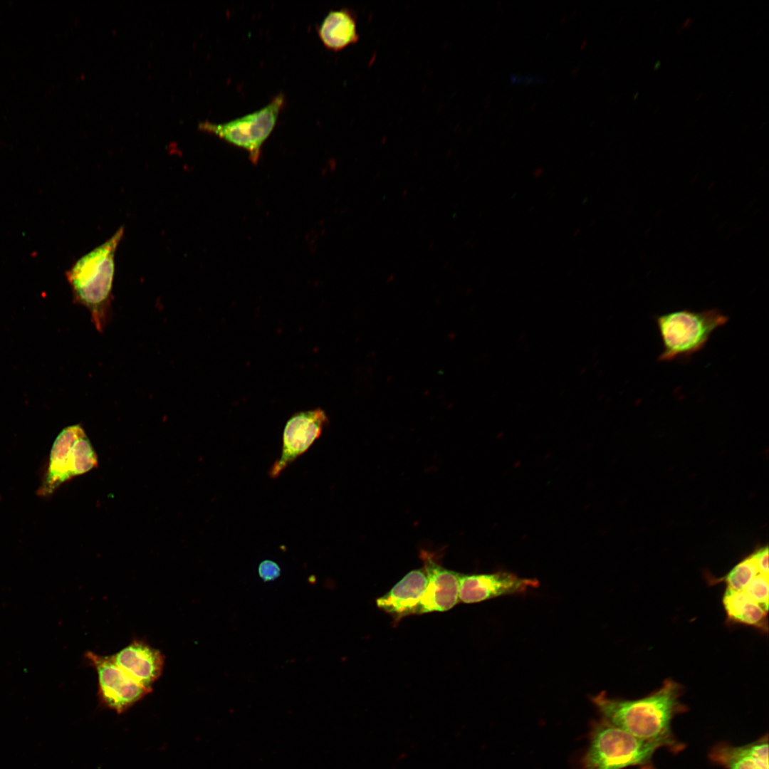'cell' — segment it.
<instances>
[{
  "mask_svg": "<svg viewBox=\"0 0 769 769\" xmlns=\"http://www.w3.org/2000/svg\"><path fill=\"white\" fill-rule=\"evenodd\" d=\"M536 106H537V103H534V104L533 105V106H532V108H531V110H534V109H535V108Z\"/></svg>",
  "mask_w": 769,
  "mask_h": 769,
  "instance_id": "d4e9b609",
  "label": "cell"
},
{
  "mask_svg": "<svg viewBox=\"0 0 769 769\" xmlns=\"http://www.w3.org/2000/svg\"><path fill=\"white\" fill-rule=\"evenodd\" d=\"M424 570L408 572L387 593L376 602L379 608L391 615L395 621L417 614L419 602L427 585Z\"/></svg>",
  "mask_w": 769,
  "mask_h": 769,
  "instance_id": "7c38bea8",
  "label": "cell"
},
{
  "mask_svg": "<svg viewBox=\"0 0 769 769\" xmlns=\"http://www.w3.org/2000/svg\"><path fill=\"white\" fill-rule=\"evenodd\" d=\"M318 36L325 48L340 51L359 41L357 14L349 8L328 13L318 28Z\"/></svg>",
  "mask_w": 769,
  "mask_h": 769,
  "instance_id": "5bb4252c",
  "label": "cell"
},
{
  "mask_svg": "<svg viewBox=\"0 0 769 769\" xmlns=\"http://www.w3.org/2000/svg\"><path fill=\"white\" fill-rule=\"evenodd\" d=\"M566 20H567L566 16L563 17V19L560 21V26H562L563 24H565Z\"/></svg>",
  "mask_w": 769,
  "mask_h": 769,
  "instance_id": "7402d4cb",
  "label": "cell"
},
{
  "mask_svg": "<svg viewBox=\"0 0 769 769\" xmlns=\"http://www.w3.org/2000/svg\"><path fill=\"white\" fill-rule=\"evenodd\" d=\"M729 318L717 308L694 311L682 309L656 315L655 321L663 350L661 362L684 360L706 346L713 333Z\"/></svg>",
  "mask_w": 769,
  "mask_h": 769,
  "instance_id": "277c9868",
  "label": "cell"
},
{
  "mask_svg": "<svg viewBox=\"0 0 769 769\" xmlns=\"http://www.w3.org/2000/svg\"><path fill=\"white\" fill-rule=\"evenodd\" d=\"M535 579L523 578L508 572L460 575L459 599L476 603L499 596L522 594L538 586Z\"/></svg>",
  "mask_w": 769,
  "mask_h": 769,
  "instance_id": "9c48e42d",
  "label": "cell"
},
{
  "mask_svg": "<svg viewBox=\"0 0 769 769\" xmlns=\"http://www.w3.org/2000/svg\"><path fill=\"white\" fill-rule=\"evenodd\" d=\"M587 43V41H584L582 42V46H580V50H583V49H584V48H585V47L586 46Z\"/></svg>",
  "mask_w": 769,
  "mask_h": 769,
  "instance_id": "603a6c76",
  "label": "cell"
},
{
  "mask_svg": "<svg viewBox=\"0 0 769 769\" xmlns=\"http://www.w3.org/2000/svg\"><path fill=\"white\" fill-rule=\"evenodd\" d=\"M749 597L768 610V575L757 574L743 590Z\"/></svg>",
  "mask_w": 769,
  "mask_h": 769,
  "instance_id": "e0dca14e",
  "label": "cell"
},
{
  "mask_svg": "<svg viewBox=\"0 0 769 769\" xmlns=\"http://www.w3.org/2000/svg\"><path fill=\"white\" fill-rule=\"evenodd\" d=\"M111 656L132 679L147 688H152L163 671L164 656L142 640H133Z\"/></svg>",
  "mask_w": 769,
  "mask_h": 769,
  "instance_id": "8fae6325",
  "label": "cell"
},
{
  "mask_svg": "<svg viewBox=\"0 0 769 769\" xmlns=\"http://www.w3.org/2000/svg\"><path fill=\"white\" fill-rule=\"evenodd\" d=\"M757 574L758 571L750 554L736 564L726 575L720 578H711L710 582L711 584L724 582L728 588L736 591H743Z\"/></svg>",
  "mask_w": 769,
  "mask_h": 769,
  "instance_id": "2e32d148",
  "label": "cell"
},
{
  "mask_svg": "<svg viewBox=\"0 0 769 769\" xmlns=\"http://www.w3.org/2000/svg\"><path fill=\"white\" fill-rule=\"evenodd\" d=\"M554 82H555V80H552V81L550 82V86H552V85H553V84H554Z\"/></svg>",
  "mask_w": 769,
  "mask_h": 769,
  "instance_id": "83f0119b",
  "label": "cell"
},
{
  "mask_svg": "<svg viewBox=\"0 0 769 769\" xmlns=\"http://www.w3.org/2000/svg\"><path fill=\"white\" fill-rule=\"evenodd\" d=\"M683 686L671 679L642 699L628 700L608 696L602 691L592 701L601 718L643 741L679 752L684 745L675 738L674 718L687 710L680 701Z\"/></svg>",
  "mask_w": 769,
  "mask_h": 769,
  "instance_id": "6da1fadb",
  "label": "cell"
},
{
  "mask_svg": "<svg viewBox=\"0 0 769 769\" xmlns=\"http://www.w3.org/2000/svg\"><path fill=\"white\" fill-rule=\"evenodd\" d=\"M589 745L581 758V769H624L637 766L654 769L653 755L660 747L638 738L601 718L592 724Z\"/></svg>",
  "mask_w": 769,
  "mask_h": 769,
  "instance_id": "3957f363",
  "label": "cell"
},
{
  "mask_svg": "<svg viewBox=\"0 0 769 769\" xmlns=\"http://www.w3.org/2000/svg\"><path fill=\"white\" fill-rule=\"evenodd\" d=\"M577 13V10L574 11L573 14L572 15V17L574 18L575 15H576Z\"/></svg>",
  "mask_w": 769,
  "mask_h": 769,
  "instance_id": "484cf974",
  "label": "cell"
},
{
  "mask_svg": "<svg viewBox=\"0 0 769 769\" xmlns=\"http://www.w3.org/2000/svg\"><path fill=\"white\" fill-rule=\"evenodd\" d=\"M85 656L95 669L98 679V694L108 708L122 713L152 691L127 674L111 656L88 652Z\"/></svg>",
  "mask_w": 769,
  "mask_h": 769,
  "instance_id": "52a82bcc",
  "label": "cell"
},
{
  "mask_svg": "<svg viewBox=\"0 0 769 769\" xmlns=\"http://www.w3.org/2000/svg\"><path fill=\"white\" fill-rule=\"evenodd\" d=\"M328 422L325 412L320 408L293 414L285 426L281 454L271 466L269 476L276 478L305 452L320 436Z\"/></svg>",
  "mask_w": 769,
  "mask_h": 769,
  "instance_id": "ba28073f",
  "label": "cell"
},
{
  "mask_svg": "<svg viewBox=\"0 0 769 769\" xmlns=\"http://www.w3.org/2000/svg\"><path fill=\"white\" fill-rule=\"evenodd\" d=\"M623 19H624V17H623V16H622V19H620V20L619 21V23H620V22H622V21Z\"/></svg>",
  "mask_w": 769,
  "mask_h": 769,
  "instance_id": "f1b7e54d",
  "label": "cell"
},
{
  "mask_svg": "<svg viewBox=\"0 0 769 769\" xmlns=\"http://www.w3.org/2000/svg\"><path fill=\"white\" fill-rule=\"evenodd\" d=\"M750 555L757 567L758 573L765 575H769L768 545H766L765 546L757 548Z\"/></svg>",
  "mask_w": 769,
  "mask_h": 769,
  "instance_id": "d6986e66",
  "label": "cell"
},
{
  "mask_svg": "<svg viewBox=\"0 0 769 769\" xmlns=\"http://www.w3.org/2000/svg\"><path fill=\"white\" fill-rule=\"evenodd\" d=\"M693 22H694V19L692 18H691V17H689L685 20V21L684 22L683 24L680 25V26L684 30V28L690 27L691 26V24L693 23Z\"/></svg>",
  "mask_w": 769,
  "mask_h": 769,
  "instance_id": "ffe728a7",
  "label": "cell"
},
{
  "mask_svg": "<svg viewBox=\"0 0 769 769\" xmlns=\"http://www.w3.org/2000/svg\"><path fill=\"white\" fill-rule=\"evenodd\" d=\"M258 574L264 582L272 581L280 576L281 569L276 563L266 560L260 563Z\"/></svg>",
  "mask_w": 769,
  "mask_h": 769,
  "instance_id": "ac0fdd59",
  "label": "cell"
},
{
  "mask_svg": "<svg viewBox=\"0 0 769 769\" xmlns=\"http://www.w3.org/2000/svg\"><path fill=\"white\" fill-rule=\"evenodd\" d=\"M723 605L728 620L768 631V612L749 597L743 591L726 588Z\"/></svg>",
  "mask_w": 769,
  "mask_h": 769,
  "instance_id": "9a60e30c",
  "label": "cell"
},
{
  "mask_svg": "<svg viewBox=\"0 0 769 769\" xmlns=\"http://www.w3.org/2000/svg\"><path fill=\"white\" fill-rule=\"evenodd\" d=\"M124 234L121 226L107 241L81 256L67 271L74 301L90 313L98 331L108 319L115 275V257Z\"/></svg>",
  "mask_w": 769,
  "mask_h": 769,
  "instance_id": "7a4b0ae2",
  "label": "cell"
},
{
  "mask_svg": "<svg viewBox=\"0 0 769 769\" xmlns=\"http://www.w3.org/2000/svg\"><path fill=\"white\" fill-rule=\"evenodd\" d=\"M709 758L726 769H768V736L738 746L721 742L711 748Z\"/></svg>",
  "mask_w": 769,
  "mask_h": 769,
  "instance_id": "4fadbf2b",
  "label": "cell"
},
{
  "mask_svg": "<svg viewBox=\"0 0 769 769\" xmlns=\"http://www.w3.org/2000/svg\"><path fill=\"white\" fill-rule=\"evenodd\" d=\"M702 95H703V93H699V94L698 95L697 98H696V101H698V100H699L700 98H701V97H702Z\"/></svg>",
  "mask_w": 769,
  "mask_h": 769,
  "instance_id": "cb8c5ba5",
  "label": "cell"
},
{
  "mask_svg": "<svg viewBox=\"0 0 769 769\" xmlns=\"http://www.w3.org/2000/svg\"><path fill=\"white\" fill-rule=\"evenodd\" d=\"M97 466V455L81 426L67 427L53 444L48 468L38 493L41 496H50L64 482Z\"/></svg>",
  "mask_w": 769,
  "mask_h": 769,
  "instance_id": "5b68a950",
  "label": "cell"
},
{
  "mask_svg": "<svg viewBox=\"0 0 769 769\" xmlns=\"http://www.w3.org/2000/svg\"><path fill=\"white\" fill-rule=\"evenodd\" d=\"M422 559L427 582L417 614L450 610L459 602L461 574L445 569L427 554H424Z\"/></svg>",
  "mask_w": 769,
  "mask_h": 769,
  "instance_id": "30bf717a",
  "label": "cell"
},
{
  "mask_svg": "<svg viewBox=\"0 0 769 769\" xmlns=\"http://www.w3.org/2000/svg\"><path fill=\"white\" fill-rule=\"evenodd\" d=\"M579 71H580V68H574L572 69V72H571V75H572V77H575V76H577V75L578 74Z\"/></svg>",
  "mask_w": 769,
  "mask_h": 769,
  "instance_id": "44dd1931",
  "label": "cell"
},
{
  "mask_svg": "<svg viewBox=\"0 0 769 769\" xmlns=\"http://www.w3.org/2000/svg\"><path fill=\"white\" fill-rule=\"evenodd\" d=\"M658 110H659V107H657V108H656V110H654V112L653 113V114L654 115V113H656V112L658 111Z\"/></svg>",
  "mask_w": 769,
  "mask_h": 769,
  "instance_id": "4316f807",
  "label": "cell"
},
{
  "mask_svg": "<svg viewBox=\"0 0 769 769\" xmlns=\"http://www.w3.org/2000/svg\"><path fill=\"white\" fill-rule=\"evenodd\" d=\"M284 105L285 97L283 93H279L257 111L220 124L206 121L201 122L199 127L202 131L246 150L251 160L256 163L259 159L261 147L273 130Z\"/></svg>",
  "mask_w": 769,
  "mask_h": 769,
  "instance_id": "8992f818",
  "label": "cell"
}]
</instances>
